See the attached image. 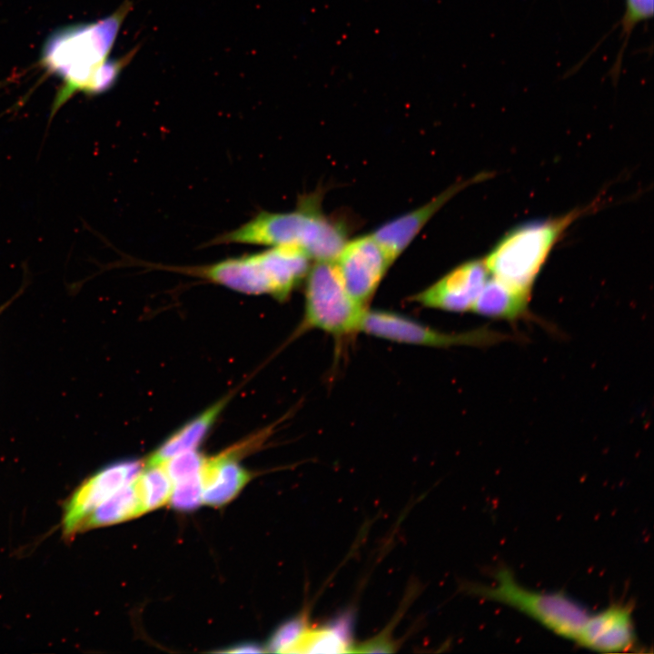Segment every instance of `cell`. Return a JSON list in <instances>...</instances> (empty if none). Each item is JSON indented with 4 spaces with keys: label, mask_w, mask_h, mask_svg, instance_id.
I'll list each match as a JSON object with an SVG mask.
<instances>
[{
    "label": "cell",
    "mask_w": 654,
    "mask_h": 654,
    "mask_svg": "<svg viewBox=\"0 0 654 654\" xmlns=\"http://www.w3.org/2000/svg\"><path fill=\"white\" fill-rule=\"evenodd\" d=\"M131 6L130 1H125L103 19L65 25L45 40L39 64L63 81L54 98L50 118L74 94H100L115 84L132 55L118 59H109L108 55Z\"/></svg>",
    "instance_id": "1"
},
{
    "label": "cell",
    "mask_w": 654,
    "mask_h": 654,
    "mask_svg": "<svg viewBox=\"0 0 654 654\" xmlns=\"http://www.w3.org/2000/svg\"><path fill=\"white\" fill-rule=\"evenodd\" d=\"M344 225L328 218L320 208V195H307L287 213L261 212L216 243L293 246L315 261H334L347 243Z\"/></svg>",
    "instance_id": "2"
},
{
    "label": "cell",
    "mask_w": 654,
    "mask_h": 654,
    "mask_svg": "<svg viewBox=\"0 0 654 654\" xmlns=\"http://www.w3.org/2000/svg\"><path fill=\"white\" fill-rule=\"evenodd\" d=\"M310 260L298 247L273 246L188 272L242 293L270 294L284 301L306 277Z\"/></svg>",
    "instance_id": "3"
},
{
    "label": "cell",
    "mask_w": 654,
    "mask_h": 654,
    "mask_svg": "<svg viewBox=\"0 0 654 654\" xmlns=\"http://www.w3.org/2000/svg\"><path fill=\"white\" fill-rule=\"evenodd\" d=\"M584 211L530 223L510 231L483 259L489 274L511 288L531 293L552 246Z\"/></svg>",
    "instance_id": "4"
},
{
    "label": "cell",
    "mask_w": 654,
    "mask_h": 654,
    "mask_svg": "<svg viewBox=\"0 0 654 654\" xmlns=\"http://www.w3.org/2000/svg\"><path fill=\"white\" fill-rule=\"evenodd\" d=\"M494 580L492 584H471L466 590L522 612L556 635L576 641L590 616L581 604L560 591L544 592L525 588L506 568L497 570Z\"/></svg>",
    "instance_id": "5"
},
{
    "label": "cell",
    "mask_w": 654,
    "mask_h": 654,
    "mask_svg": "<svg viewBox=\"0 0 654 654\" xmlns=\"http://www.w3.org/2000/svg\"><path fill=\"white\" fill-rule=\"evenodd\" d=\"M306 275L304 312L296 334L319 330L335 338L359 332L366 307L346 290L333 261H315Z\"/></svg>",
    "instance_id": "6"
},
{
    "label": "cell",
    "mask_w": 654,
    "mask_h": 654,
    "mask_svg": "<svg viewBox=\"0 0 654 654\" xmlns=\"http://www.w3.org/2000/svg\"><path fill=\"white\" fill-rule=\"evenodd\" d=\"M360 332L387 341L437 348L486 347L513 339L487 326L462 332H444L402 314L366 310Z\"/></svg>",
    "instance_id": "7"
},
{
    "label": "cell",
    "mask_w": 654,
    "mask_h": 654,
    "mask_svg": "<svg viewBox=\"0 0 654 654\" xmlns=\"http://www.w3.org/2000/svg\"><path fill=\"white\" fill-rule=\"evenodd\" d=\"M141 468V462L136 460L117 461L83 481L64 503L63 536L71 539L80 533V527L86 517L117 490L133 482Z\"/></svg>",
    "instance_id": "8"
},
{
    "label": "cell",
    "mask_w": 654,
    "mask_h": 654,
    "mask_svg": "<svg viewBox=\"0 0 654 654\" xmlns=\"http://www.w3.org/2000/svg\"><path fill=\"white\" fill-rule=\"evenodd\" d=\"M333 262L348 292L364 307L393 263L372 234L347 242Z\"/></svg>",
    "instance_id": "9"
},
{
    "label": "cell",
    "mask_w": 654,
    "mask_h": 654,
    "mask_svg": "<svg viewBox=\"0 0 654 654\" xmlns=\"http://www.w3.org/2000/svg\"><path fill=\"white\" fill-rule=\"evenodd\" d=\"M488 277L483 260L469 261L450 271L411 300L424 307L450 312H471Z\"/></svg>",
    "instance_id": "10"
},
{
    "label": "cell",
    "mask_w": 654,
    "mask_h": 654,
    "mask_svg": "<svg viewBox=\"0 0 654 654\" xmlns=\"http://www.w3.org/2000/svg\"><path fill=\"white\" fill-rule=\"evenodd\" d=\"M631 604L614 603L596 614H590L576 643L603 653L624 652L636 643Z\"/></svg>",
    "instance_id": "11"
},
{
    "label": "cell",
    "mask_w": 654,
    "mask_h": 654,
    "mask_svg": "<svg viewBox=\"0 0 654 654\" xmlns=\"http://www.w3.org/2000/svg\"><path fill=\"white\" fill-rule=\"evenodd\" d=\"M471 183V181H465L452 185L418 209L381 226L372 235L394 262L429 219L455 193Z\"/></svg>",
    "instance_id": "12"
},
{
    "label": "cell",
    "mask_w": 654,
    "mask_h": 654,
    "mask_svg": "<svg viewBox=\"0 0 654 654\" xmlns=\"http://www.w3.org/2000/svg\"><path fill=\"white\" fill-rule=\"evenodd\" d=\"M242 450L239 447L205 459L201 473L204 503L212 506L225 504L246 484L248 472L235 461Z\"/></svg>",
    "instance_id": "13"
},
{
    "label": "cell",
    "mask_w": 654,
    "mask_h": 654,
    "mask_svg": "<svg viewBox=\"0 0 654 654\" xmlns=\"http://www.w3.org/2000/svg\"><path fill=\"white\" fill-rule=\"evenodd\" d=\"M353 615L343 612L326 624L312 627L308 623L290 653L352 652Z\"/></svg>",
    "instance_id": "14"
},
{
    "label": "cell",
    "mask_w": 654,
    "mask_h": 654,
    "mask_svg": "<svg viewBox=\"0 0 654 654\" xmlns=\"http://www.w3.org/2000/svg\"><path fill=\"white\" fill-rule=\"evenodd\" d=\"M531 293L511 288L497 279L486 281L471 312L496 320L519 321L529 315Z\"/></svg>",
    "instance_id": "15"
},
{
    "label": "cell",
    "mask_w": 654,
    "mask_h": 654,
    "mask_svg": "<svg viewBox=\"0 0 654 654\" xmlns=\"http://www.w3.org/2000/svg\"><path fill=\"white\" fill-rule=\"evenodd\" d=\"M224 404V400L216 402L177 430L152 454L148 465H160L173 456L193 451L203 441Z\"/></svg>",
    "instance_id": "16"
},
{
    "label": "cell",
    "mask_w": 654,
    "mask_h": 654,
    "mask_svg": "<svg viewBox=\"0 0 654 654\" xmlns=\"http://www.w3.org/2000/svg\"><path fill=\"white\" fill-rule=\"evenodd\" d=\"M134 481L117 490L98 505L83 521L79 532L120 523L142 514L144 511Z\"/></svg>",
    "instance_id": "17"
},
{
    "label": "cell",
    "mask_w": 654,
    "mask_h": 654,
    "mask_svg": "<svg viewBox=\"0 0 654 654\" xmlns=\"http://www.w3.org/2000/svg\"><path fill=\"white\" fill-rule=\"evenodd\" d=\"M143 511L164 505L173 490V482L163 465H148L134 481Z\"/></svg>",
    "instance_id": "18"
},
{
    "label": "cell",
    "mask_w": 654,
    "mask_h": 654,
    "mask_svg": "<svg viewBox=\"0 0 654 654\" xmlns=\"http://www.w3.org/2000/svg\"><path fill=\"white\" fill-rule=\"evenodd\" d=\"M205 458L194 450L180 453L163 465L173 484L201 474Z\"/></svg>",
    "instance_id": "19"
},
{
    "label": "cell",
    "mask_w": 654,
    "mask_h": 654,
    "mask_svg": "<svg viewBox=\"0 0 654 654\" xmlns=\"http://www.w3.org/2000/svg\"><path fill=\"white\" fill-rule=\"evenodd\" d=\"M170 500L177 510H190L197 508L203 501L201 474L173 483Z\"/></svg>",
    "instance_id": "20"
},
{
    "label": "cell",
    "mask_w": 654,
    "mask_h": 654,
    "mask_svg": "<svg viewBox=\"0 0 654 654\" xmlns=\"http://www.w3.org/2000/svg\"><path fill=\"white\" fill-rule=\"evenodd\" d=\"M308 623L305 616L287 620L272 635L267 646L268 649L272 652L289 653Z\"/></svg>",
    "instance_id": "21"
},
{
    "label": "cell",
    "mask_w": 654,
    "mask_h": 654,
    "mask_svg": "<svg viewBox=\"0 0 654 654\" xmlns=\"http://www.w3.org/2000/svg\"><path fill=\"white\" fill-rule=\"evenodd\" d=\"M654 0H625L622 28L629 33L639 24L652 17Z\"/></svg>",
    "instance_id": "22"
},
{
    "label": "cell",
    "mask_w": 654,
    "mask_h": 654,
    "mask_svg": "<svg viewBox=\"0 0 654 654\" xmlns=\"http://www.w3.org/2000/svg\"><path fill=\"white\" fill-rule=\"evenodd\" d=\"M224 651L230 653H259L263 652V649L260 645L256 643L247 642L233 646L230 649H225Z\"/></svg>",
    "instance_id": "23"
},
{
    "label": "cell",
    "mask_w": 654,
    "mask_h": 654,
    "mask_svg": "<svg viewBox=\"0 0 654 654\" xmlns=\"http://www.w3.org/2000/svg\"><path fill=\"white\" fill-rule=\"evenodd\" d=\"M20 292H19L16 295H15V296L12 297L10 300H8L7 302H5V303H3V304L0 305V315L3 313V312H5V311L7 309V307L14 302V300L15 299V297H16Z\"/></svg>",
    "instance_id": "24"
}]
</instances>
